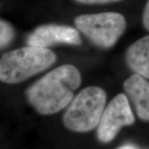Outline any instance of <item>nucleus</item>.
<instances>
[{
	"label": "nucleus",
	"mask_w": 149,
	"mask_h": 149,
	"mask_svg": "<svg viewBox=\"0 0 149 149\" xmlns=\"http://www.w3.org/2000/svg\"><path fill=\"white\" fill-rule=\"evenodd\" d=\"M81 74L73 65L55 68L26 91V98L38 113L51 115L63 109L81 85Z\"/></svg>",
	"instance_id": "nucleus-1"
},
{
	"label": "nucleus",
	"mask_w": 149,
	"mask_h": 149,
	"mask_svg": "<svg viewBox=\"0 0 149 149\" xmlns=\"http://www.w3.org/2000/svg\"><path fill=\"white\" fill-rule=\"evenodd\" d=\"M56 56L48 48L27 46L3 54L0 59V81L17 84L48 69Z\"/></svg>",
	"instance_id": "nucleus-2"
},
{
	"label": "nucleus",
	"mask_w": 149,
	"mask_h": 149,
	"mask_svg": "<svg viewBox=\"0 0 149 149\" xmlns=\"http://www.w3.org/2000/svg\"><path fill=\"white\" fill-rule=\"evenodd\" d=\"M105 91L99 86L83 89L66 106L65 127L75 133H88L97 127L106 104Z\"/></svg>",
	"instance_id": "nucleus-3"
},
{
	"label": "nucleus",
	"mask_w": 149,
	"mask_h": 149,
	"mask_svg": "<svg viewBox=\"0 0 149 149\" xmlns=\"http://www.w3.org/2000/svg\"><path fill=\"white\" fill-rule=\"evenodd\" d=\"M74 22L78 31L104 49L114 46L127 27L125 17L115 12L82 14L76 17Z\"/></svg>",
	"instance_id": "nucleus-4"
},
{
	"label": "nucleus",
	"mask_w": 149,
	"mask_h": 149,
	"mask_svg": "<svg viewBox=\"0 0 149 149\" xmlns=\"http://www.w3.org/2000/svg\"><path fill=\"white\" fill-rule=\"evenodd\" d=\"M135 122L132 109L125 94H118L107 105L97 125V138L103 143H108L116 138L124 126Z\"/></svg>",
	"instance_id": "nucleus-5"
},
{
	"label": "nucleus",
	"mask_w": 149,
	"mask_h": 149,
	"mask_svg": "<svg viewBox=\"0 0 149 149\" xmlns=\"http://www.w3.org/2000/svg\"><path fill=\"white\" fill-rule=\"evenodd\" d=\"M81 42L82 41L77 29L58 24H47L37 27L27 39L28 46L43 48L56 44L78 46Z\"/></svg>",
	"instance_id": "nucleus-6"
},
{
	"label": "nucleus",
	"mask_w": 149,
	"mask_h": 149,
	"mask_svg": "<svg viewBox=\"0 0 149 149\" xmlns=\"http://www.w3.org/2000/svg\"><path fill=\"white\" fill-rule=\"evenodd\" d=\"M127 98L132 102L138 117L149 122V81L137 74H132L123 83Z\"/></svg>",
	"instance_id": "nucleus-7"
},
{
	"label": "nucleus",
	"mask_w": 149,
	"mask_h": 149,
	"mask_svg": "<svg viewBox=\"0 0 149 149\" xmlns=\"http://www.w3.org/2000/svg\"><path fill=\"white\" fill-rule=\"evenodd\" d=\"M125 61L134 74L149 80V35L140 38L128 47Z\"/></svg>",
	"instance_id": "nucleus-8"
},
{
	"label": "nucleus",
	"mask_w": 149,
	"mask_h": 149,
	"mask_svg": "<svg viewBox=\"0 0 149 149\" xmlns=\"http://www.w3.org/2000/svg\"><path fill=\"white\" fill-rule=\"evenodd\" d=\"M16 32L8 22L0 18V50L7 48L13 42Z\"/></svg>",
	"instance_id": "nucleus-9"
},
{
	"label": "nucleus",
	"mask_w": 149,
	"mask_h": 149,
	"mask_svg": "<svg viewBox=\"0 0 149 149\" xmlns=\"http://www.w3.org/2000/svg\"><path fill=\"white\" fill-rule=\"evenodd\" d=\"M75 2L82 3V4H106V3H116L121 0H74Z\"/></svg>",
	"instance_id": "nucleus-10"
},
{
	"label": "nucleus",
	"mask_w": 149,
	"mask_h": 149,
	"mask_svg": "<svg viewBox=\"0 0 149 149\" xmlns=\"http://www.w3.org/2000/svg\"><path fill=\"white\" fill-rule=\"evenodd\" d=\"M143 24L144 28L149 32V0L147 1V3L144 8L143 13Z\"/></svg>",
	"instance_id": "nucleus-11"
},
{
	"label": "nucleus",
	"mask_w": 149,
	"mask_h": 149,
	"mask_svg": "<svg viewBox=\"0 0 149 149\" xmlns=\"http://www.w3.org/2000/svg\"><path fill=\"white\" fill-rule=\"evenodd\" d=\"M117 149H144L141 147H139L138 145H135V144L133 143H127L124 144V145H122L120 146L119 148H118Z\"/></svg>",
	"instance_id": "nucleus-12"
}]
</instances>
